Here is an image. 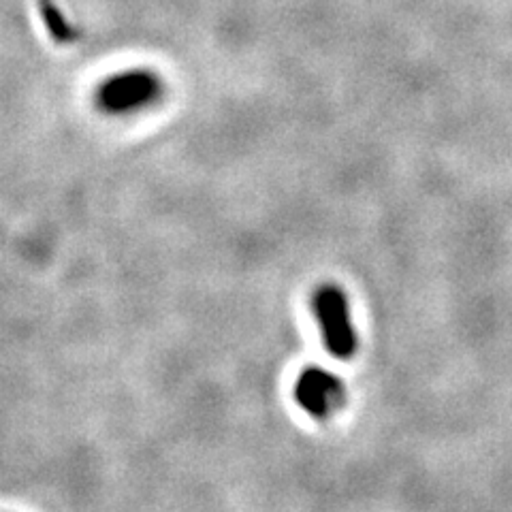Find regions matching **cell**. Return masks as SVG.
<instances>
[{
  "label": "cell",
  "mask_w": 512,
  "mask_h": 512,
  "mask_svg": "<svg viewBox=\"0 0 512 512\" xmlns=\"http://www.w3.org/2000/svg\"><path fill=\"white\" fill-rule=\"evenodd\" d=\"M39 9H41V18H43L47 30H50L52 39H56L58 43L75 41L77 35H75L73 26L64 20V15L56 7L54 0H39Z\"/></svg>",
  "instance_id": "4"
},
{
  "label": "cell",
  "mask_w": 512,
  "mask_h": 512,
  "mask_svg": "<svg viewBox=\"0 0 512 512\" xmlns=\"http://www.w3.org/2000/svg\"><path fill=\"white\" fill-rule=\"evenodd\" d=\"M297 404L316 419H325L344 402V384L333 374L310 367L301 374L295 387Z\"/></svg>",
  "instance_id": "3"
},
{
  "label": "cell",
  "mask_w": 512,
  "mask_h": 512,
  "mask_svg": "<svg viewBox=\"0 0 512 512\" xmlns=\"http://www.w3.org/2000/svg\"><path fill=\"white\" fill-rule=\"evenodd\" d=\"M160 82L150 71H128L107 79L96 92V103L107 114H131L158 99Z\"/></svg>",
  "instance_id": "1"
},
{
  "label": "cell",
  "mask_w": 512,
  "mask_h": 512,
  "mask_svg": "<svg viewBox=\"0 0 512 512\" xmlns=\"http://www.w3.org/2000/svg\"><path fill=\"white\" fill-rule=\"evenodd\" d=\"M314 308L320 329H323L325 346L331 355L340 359L352 357V352L357 348V340L350 325L348 301L344 293L335 286H323L314 299Z\"/></svg>",
  "instance_id": "2"
}]
</instances>
